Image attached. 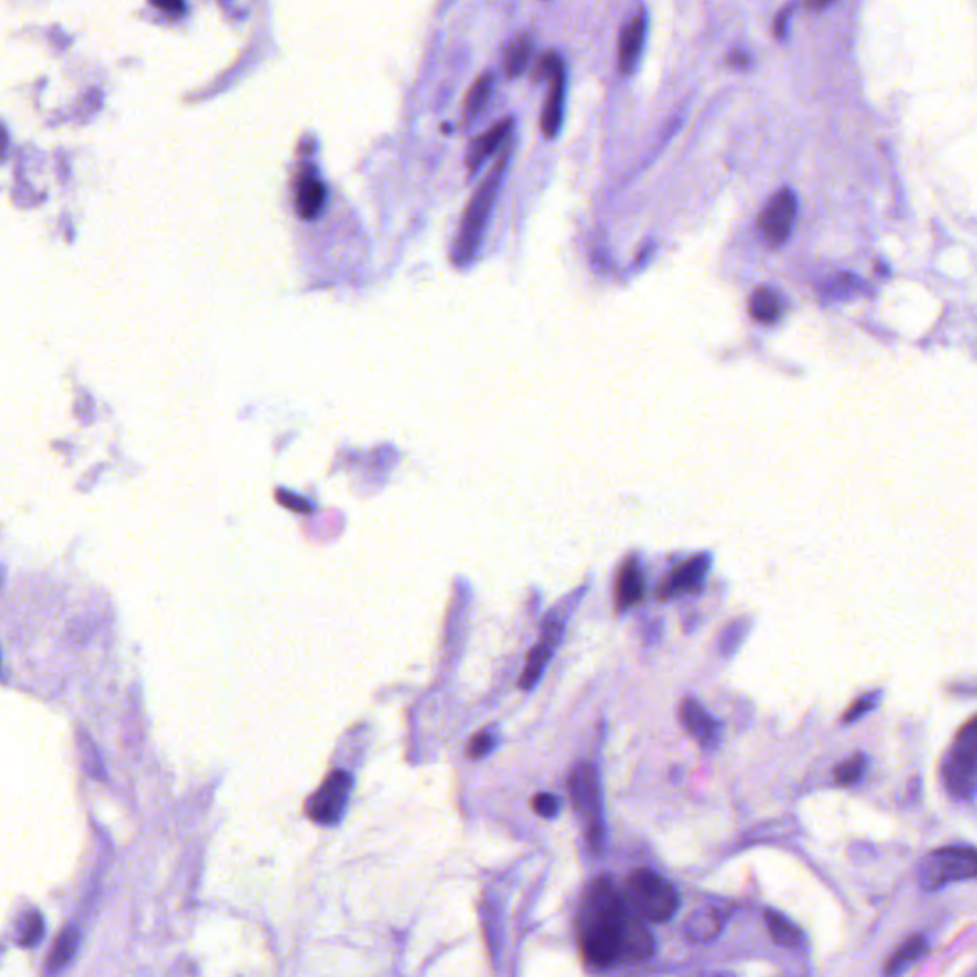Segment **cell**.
<instances>
[{
  "label": "cell",
  "instance_id": "16",
  "mask_svg": "<svg viewBox=\"0 0 977 977\" xmlns=\"http://www.w3.org/2000/svg\"><path fill=\"white\" fill-rule=\"evenodd\" d=\"M512 126H514L512 119H504V121H500L497 125L491 126L487 132H483L481 136H478L472 142L470 151H468V167H470V172H476L497 151V147L510 134Z\"/></svg>",
  "mask_w": 977,
  "mask_h": 977
},
{
  "label": "cell",
  "instance_id": "28",
  "mask_svg": "<svg viewBox=\"0 0 977 977\" xmlns=\"http://www.w3.org/2000/svg\"><path fill=\"white\" fill-rule=\"evenodd\" d=\"M563 632H565V628H563L562 621H558V619L548 621V623L544 624V628H542L541 642H544L548 647H552V649H556L558 645L562 644Z\"/></svg>",
  "mask_w": 977,
  "mask_h": 977
},
{
  "label": "cell",
  "instance_id": "2",
  "mask_svg": "<svg viewBox=\"0 0 977 977\" xmlns=\"http://www.w3.org/2000/svg\"><path fill=\"white\" fill-rule=\"evenodd\" d=\"M626 899L636 915L649 922H666L678 911L680 897L676 890L649 869H638L626 880Z\"/></svg>",
  "mask_w": 977,
  "mask_h": 977
},
{
  "label": "cell",
  "instance_id": "21",
  "mask_svg": "<svg viewBox=\"0 0 977 977\" xmlns=\"http://www.w3.org/2000/svg\"><path fill=\"white\" fill-rule=\"evenodd\" d=\"M766 924L775 943L783 947H798L802 941L800 930L790 922L787 916L777 911H766Z\"/></svg>",
  "mask_w": 977,
  "mask_h": 977
},
{
  "label": "cell",
  "instance_id": "20",
  "mask_svg": "<svg viewBox=\"0 0 977 977\" xmlns=\"http://www.w3.org/2000/svg\"><path fill=\"white\" fill-rule=\"evenodd\" d=\"M552 653H554V649L548 647L544 642H539V644L531 649V653L527 657V665H525L523 672H521V689H533V687L539 684L542 672H544V668L548 665Z\"/></svg>",
  "mask_w": 977,
  "mask_h": 977
},
{
  "label": "cell",
  "instance_id": "14",
  "mask_svg": "<svg viewBox=\"0 0 977 977\" xmlns=\"http://www.w3.org/2000/svg\"><path fill=\"white\" fill-rule=\"evenodd\" d=\"M645 29H647L645 10H638L632 16V20L626 23L619 41V67L623 73H630L638 62L640 52L644 48Z\"/></svg>",
  "mask_w": 977,
  "mask_h": 977
},
{
  "label": "cell",
  "instance_id": "12",
  "mask_svg": "<svg viewBox=\"0 0 977 977\" xmlns=\"http://www.w3.org/2000/svg\"><path fill=\"white\" fill-rule=\"evenodd\" d=\"M325 195V184L312 170H304L294 186V207L302 218L313 220L325 205Z\"/></svg>",
  "mask_w": 977,
  "mask_h": 977
},
{
  "label": "cell",
  "instance_id": "8",
  "mask_svg": "<svg viewBox=\"0 0 977 977\" xmlns=\"http://www.w3.org/2000/svg\"><path fill=\"white\" fill-rule=\"evenodd\" d=\"M542 73L550 77V92L542 109L541 126L544 134L552 138L562 125L563 100H565V67L562 58L554 52L542 58Z\"/></svg>",
  "mask_w": 977,
  "mask_h": 977
},
{
  "label": "cell",
  "instance_id": "26",
  "mask_svg": "<svg viewBox=\"0 0 977 977\" xmlns=\"http://www.w3.org/2000/svg\"><path fill=\"white\" fill-rule=\"evenodd\" d=\"M533 810L537 811L541 817L552 819L560 811V800L548 792H542L533 798Z\"/></svg>",
  "mask_w": 977,
  "mask_h": 977
},
{
  "label": "cell",
  "instance_id": "22",
  "mask_svg": "<svg viewBox=\"0 0 977 977\" xmlns=\"http://www.w3.org/2000/svg\"><path fill=\"white\" fill-rule=\"evenodd\" d=\"M77 945H79V932H77V928L67 926L62 934H60V937L56 939V943H54V949H52V953L48 957V968L52 972L63 968L73 958V955H75Z\"/></svg>",
  "mask_w": 977,
  "mask_h": 977
},
{
  "label": "cell",
  "instance_id": "19",
  "mask_svg": "<svg viewBox=\"0 0 977 977\" xmlns=\"http://www.w3.org/2000/svg\"><path fill=\"white\" fill-rule=\"evenodd\" d=\"M533 52V39L529 33H521L514 41L508 44L504 52V71L508 77H518L527 67V62Z\"/></svg>",
  "mask_w": 977,
  "mask_h": 977
},
{
  "label": "cell",
  "instance_id": "18",
  "mask_svg": "<svg viewBox=\"0 0 977 977\" xmlns=\"http://www.w3.org/2000/svg\"><path fill=\"white\" fill-rule=\"evenodd\" d=\"M928 949V943L926 939L922 936L909 937L897 951H895L892 958L888 960L886 964V970L884 974L888 977L899 976L901 972L907 970V966H911L913 962H916L918 958L922 957Z\"/></svg>",
  "mask_w": 977,
  "mask_h": 977
},
{
  "label": "cell",
  "instance_id": "5",
  "mask_svg": "<svg viewBox=\"0 0 977 977\" xmlns=\"http://www.w3.org/2000/svg\"><path fill=\"white\" fill-rule=\"evenodd\" d=\"M945 783L958 798H972L977 790V718L964 726L951 749Z\"/></svg>",
  "mask_w": 977,
  "mask_h": 977
},
{
  "label": "cell",
  "instance_id": "10",
  "mask_svg": "<svg viewBox=\"0 0 977 977\" xmlns=\"http://www.w3.org/2000/svg\"><path fill=\"white\" fill-rule=\"evenodd\" d=\"M708 569H710V556L707 554L689 558L680 567H676L666 581H663L657 590V598L659 600H672L680 594L699 590L705 581V577H707Z\"/></svg>",
  "mask_w": 977,
  "mask_h": 977
},
{
  "label": "cell",
  "instance_id": "15",
  "mask_svg": "<svg viewBox=\"0 0 977 977\" xmlns=\"http://www.w3.org/2000/svg\"><path fill=\"white\" fill-rule=\"evenodd\" d=\"M645 592L644 571L638 560L630 558L623 563L617 579V609L626 611L642 602Z\"/></svg>",
  "mask_w": 977,
  "mask_h": 977
},
{
  "label": "cell",
  "instance_id": "29",
  "mask_svg": "<svg viewBox=\"0 0 977 977\" xmlns=\"http://www.w3.org/2000/svg\"><path fill=\"white\" fill-rule=\"evenodd\" d=\"M279 500H281V504H285V506H289V508H292V510H296V512H300V514H304V512H310V510H312V504H310V502H306V500H298V499H289V500L279 499Z\"/></svg>",
  "mask_w": 977,
  "mask_h": 977
},
{
  "label": "cell",
  "instance_id": "1",
  "mask_svg": "<svg viewBox=\"0 0 977 977\" xmlns=\"http://www.w3.org/2000/svg\"><path fill=\"white\" fill-rule=\"evenodd\" d=\"M508 161H510V144H506L504 149L500 151V157L497 159L495 167L491 168V172L487 174L483 184L474 193L470 205L464 212V218L460 222L457 239H455V247H453V260L458 266L470 264L478 252L483 233H485V226L489 222L491 210H493L497 193H499L502 176L508 167Z\"/></svg>",
  "mask_w": 977,
  "mask_h": 977
},
{
  "label": "cell",
  "instance_id": "25",
  "mask_svg": "<svg viewBox=\"0 0 977 977\" xmlns=\"http://www.w3.org/2000/svg\"><path fill=\"white\" fill-rule=\"evenodd\" d=\"M495 747H497V737L491 731H479L468 745V754L470 758H483L489 752H493Z\"/></svg>",
  "mask_w": 977,
  "mask_h": 977
},
{
  "label": "cell",
  "instance_id": "27",
  "mask_svg": "<svg viewBox=\"0 0 977 977\" xmlns=\"http://www.w3.org/2000/svg\"><path fill=\"white\" fill-rule=\"evenodd\" d=\"M863 770H865V762H863V758H853V760H850L848 764H844V766L838 770L836 777H838V781H840L842 785H850V783H855V781L861 777Z\"/></svg>",
  "mask_w": 977,
  "mask_h": 977
},
{
  "label": "cell",
  "instance_id": "3",
  "mask_svg": "<svg viewBox=\"0 0 977 977\" xmlns=\"http://www.w3.org/2000/svg\"><path fill=\"white\" fill-rule=\"evenodd\" d=\"M976 876L977 850L968 846L941 848L936 852L928 853L918 869L920 886L928 892Z\"/></svg>",
  "mask_w": 977,
  "mask_h": 977
},
{
  "label": "cell",
  "instance_id": "7",
  "mask_svg": "<svg viewBox=\"0 0 977 977\" xmlns=\"http://www.w3.org/2000/svg\"><path fill=\"white\" fill-rule=\"evenodd\" d=\"M796 212H798V199L792 189H779L768 201V205L760 214L758 226L771 247H779L789 239L796 220Z\"/></svg>",
  "mask_w": 977,
  "mask_h": 977
},
{
  "label": "cell",
  "instance_id": "23",
  "mask_svg": "<svg viewBox=\"0 0 977 977\" xmlns=\"http://www.w3.org/2000/svg\"><path fill=\"white\" fill-rule=\"evenodd\" d=\"M491 90H493V75L491 73L481 75L474 86L470 88V94H468L466 104H464V113H466L468 121H472L479 111L485 107L489 96H491Z\"/></svg>",
  "mask_w": 977,
  "mask_h": 977
},
{
  "label": "cell",
  "instance_id": "11",
  "mask_svg": "<svg viewBox=\"0 0 977 977\" xmlns=\"http://www.w3.org/2000/svg\"><path fill=\"white\" fill-rule=\"evenodd\" d=\"M680 718L686 726L687 733L695 737L701 745L714 747L720 741L722 735L720 724L708 714L705 708L701 707L699 701L686 699L680 707Z\"/></svg>",
  "mask_w": 977,
  "mask_h": 977
},
{
  "label": "cell",
  "instance_id": "24",
  "mask_svg": "<svg viewBox=\"0 0 977 977\" xmlns=\"http://www.w3.org/2000/svg\"><path fill=\"white\" fill-rule=\"evenodd\" d=\"M44 936V920L39 913H29L20 926L21 947H35Z\"/></svg>",
  "mask_w": 977,
  "mask_h": 977
},
{
  "label": "cell",
  "instance_id": "17",
  "mask_svg": "<svg viewBox=\"0 0 977 977\" xmlns=\"http://www.w3.org/2000/svg\"><path fill=\"white\" fill-rule=\"evenodd\" d=\"M749 312L754 321L764 323V325H773L783 317V312H785L783 296L771 287H760L750 294Z\"/></svg>",
  "mask_w": 977,
  "mask_h": 977
},
{
  "label": "cell",
  "instance_id": "9",
  "mask_svg": "<svg viewBox=\"0 0 977 977\" xmlns=\"http://www.w3.org/2000/svg\"><path fill=\"white\" fill-rule=\"evenodd\" d=\"M623 922H590L584 932V955L590 962L605 966L621 957Z\"/></svg>",
  "mask_w": 977,
  "mask_h": 977
},
{
  "label": "cell",
  "instance_id": "13",
  "mask_svg": "<svg viewBox=\"0 0 977 977\" xmlns=\"http://www.w3.org/2000/svg\"><path fill=\"white\" fill-rule=\"evenodd\" d=\"M655 953V941L638 918L626 916L621 924V957L626 960H645Z\"/></svg>",
  "mask_w": 977,
  "mask_h": 977
},
{
  "label": "cell",
  "instance_id": "4",
  "mask_svg": "<svg viewBox=\"0 0 977 977\" xmlns=\"http://www.w3.org/2000/svg\"><path fill=\"white\" fill-rule=\"evenodd\" d=\"M569 792L575 808L586 823L588 842L592 850L598 852L603 840L602 792H600L598 771L592 764L583 762L571 771Z\"/></svg>",
  "mask_w": 977,
  "mask_h": 977
},
{
  "label": "cell",
  "instance_id": "6",
  "mask_svg": "<svg viewBox=\"0 0 977 977\" xmlns=\"http://www.w3.org/2000/svg\"><path fill=\"white\" fill-rule=\"evenodd\" d=\"M354 790V777L348 771H333L306 806L315 823L334 825L342 819Z\"/></svg>",
  "mask_w": 977,
  "mask_h": 977
}]
</instances>
